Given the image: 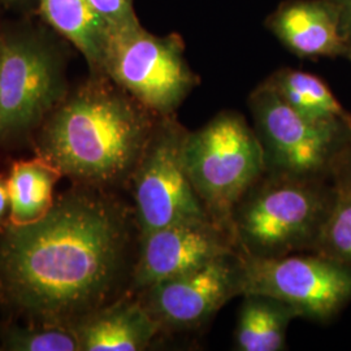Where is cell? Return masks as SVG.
Wrapping results in <instances>:
<instances>
[{
  "mask_svg": "<svg viewBox=\"0 0 351 351\" xmlns=\"http://www.w3.org/2000/svg\"><path fill=\"white\" fill-rule=\"evenodd\" d=\"M239 252L221 256L191 272L156 282L134 294L160 335L206 324L226 302L239 295Z\"/></svg>",
  "mask_w": 351,
  "mask_h": 351,
  "instance_id": "cell-10",
  "label": "cell"
},
{
  "mask_svg": "<svg viewBox=\"0 0 351 351\" xmlns=\"http://www.w3.org/2000/svg\"><path fill=\"white\" fill-rule=\"evenodd\" d=\"M38 11L46 25L85 58L88 73H103L110 27L88 0H38Z\"/></svg>",
  "mask_w": 351,
  "mask_h": 351,
  "instance_id": "cell-14",
  "label": "cell"
},
{
  "mask_svg": "<svg viewBox=\"0 0 351 351\" xmlns=\"http://www.w3.org/2000/svg\"><path fill=\"white\" fill-rule=\"evenodd\" d=\"M188 130L173 116L159 119L128 188L139 237L184 221L210 219L184 162Z\"/></svg>",
  "mask_w": 351,
  "mask_h": 351,
  "instance_id": "cell-8",
  "label": "cell"
},
{
  "mask_svg": "<svg viewBox=\"0 0 351 351\" xmlns=\"http://www.w3.org/2000/svg\"><path fill=\"white\" fill-rule=\"evenodd\" d=\"M265 82L294 110L322 121L343 123L351 126V114L317 75L284 68L269 75Z\"/></svg>",
  "mask_w": 351,
  "mask_h": 351,
  "instance_id": "cell-17",
  "label": "cell"
},
{
  "mask_svg": "<svg viewBox=\"0 0 351 351\" xmlns=\"http://www.w3.org/2000/svg\"><path fill=\"white\" fill-rule=\"evenodd\" d=\"M62 173L43 158L16 160L7 176L10 223L24 226L49 213L55 202V186Z\"/></svg>",
  "mask_w": 351,
  "mask_h": 351,
  "instance_id": "cell-15",
  "label": "cell"
},
{
  "mask_svg": "<svg viewBox=\"0 0 351 351\" xmlns=\"http://www.w3.org/2000/svg\"><path fill=\"white\" fill-rule=\"evenodd\" d=\"M0 346L3 351H80L75 329L8 319L0 322Z\"/></svg>",
  "mask_w": 351,
  "mask_h": 351,
  "instance_id": "cell-18",
  "label": "cell"
},
{
  "mask_svg": "<svg viewBox=\"0 0 351 351\" xmlns=\"http://www.w3.org/2000/svg\"><path fill=\"white\" fill-rule=\"evenodd\" d=\"M267 172L322 177L351 142V126L315 120L294 110L265 81L250 95Z\"/></svg>",
  "mask_w": 351,
  "mask_h": 351,
  "instance_id": "cell-7",
  "label": "cell"
},
{
  "mask_svg": "<svg viewBox=\"0 0 351 351\" xmlns=\"http://www.w3.org/2000/svg\"><path fill=\"white\" fill-rule=\"evenodd\" d=\"M319 180L263 175L232 215L230 233L239 255L280 258L315 250L335 195Z\"/></svg>",
  "mask_w": 351,
  "mask_h": 351,
  "instance_id": "cell-4",
  "label": "cell"
},
{
  "mask_svg": "<svg viewBox=\"0 0 351 351\" xmlns=\"http://www.w3.org/2000/svg\"><path fill=\"white\" fill-rule=\"evenodd\" d=\"M0 351H3V349H1V346H0Z\"/></svg>",
  "mask_w": 351,
  "mask_h": 351,
  "instance_id": "cell-25",
  "label": "cell"
},
{
  "mask_svg": "<svg viewBox=\"0 0 351 351\" xmlns=\"http://www.w3.org/2000/svg\"><path fill=\"white\" fill-rule=\"evenodd\" d=\"M314 251L351 268V176L335 188L333 203Z\"/></svg>",
  "mask_w": 351,
  "mask_h": 351,
  "instance_id": "cell-19",
  "label": "cell"
},
{
  "mask_svg": "<svg viewBox=\"0 0 351 351\" xmlns=\"http://www.w3.org/2000/svg\"><path fill=\"white\" fill-rule=\"evenodd\" d=\"M103 73L158 116H173L199 82L181 38L154 36L141 24L110 32Z\"/></svg>",
  "mask_w": 351,
  "mask_h": 351,
  "instance_id": "cell-6",
  "label": "cell"
},
{
  "mask_svg": "<svg viewBox=\"0 0 351 351\" xmlns=\"http://www.w3.org/2000/svg\"><path fill=\"white\" fill-rule=\"evenodd\" d=\"M265 25L302 59L345 58L335 10L328 0H289L269 14Z\"/></svg>",
  "mask_w": 351,
  "mask_h": 351,
  "instance_id": "cell-12",
  "label": "cell"
},
{
  "mask_svg": "<svg viewBox=\"0 0 351 351\" xmlns=\"http://www.w3.org/2000/svg\"><path fill=\"white\" fill-rule=\"evenodd\" d=\"M232 234L211 219L184 221L139 237L129 294L236 254Z\"/></svg>",
  "mask_w": 351,
  "mask_h": 351,
  "instance_id": "cell-11",
  "label": "cell"
},
{
  "mask_svg": "<svg viewBox=\"0 0 351 351\" xmlns=\"http://www.w3.org/2000/svg\"><path fill=\"white\" fill-rule=\"evenodd\" d=\"M73 329L80 351L147 350L160 335L143 304L129 293L88 315Z\"/></svg>",
  "mask_w": 351,
  "mask_h": 351,
  "instance_id": "cell-13",
  "label": "cell"
},
{
  "mask_svg": "<svg viewBox=\"0 0 351 351\" xmlns=\"http://www.w3.org/2000/svg\"><path fill=\"white\" fill-rule=\"evenodd\" d=\"M239 295L275 298L290 306L298 317L328 322L351 301V268L322 254L239 255Z\"/></svg>",
  "mask_w": 351,
  "mask_h": 351,
  "instance_id": "cell-9",
  "label": "cell"
},
{
  "mask_svg": "<svg viewBox=\"0 0 351 351\" xmlns=\"http://www.w3.org/2000/svg\"><path fill=\"white\" fill-rule=\"evenodd\" d=\"M335 10L346 59L351 62V0H328Z\"/></svg>",
  "mask_w": 351,
  "mask_h": 351,
  "instance_id": "cell-21",
  "label": "cell"
},
{
  "mask_svg": "<svg viewBox=\"0 0 351 351\" xmlns=\"http://www.w3.org/2000/svg\"><path fill=\"white\" fill-rule=\"evenodd\" d=\"M68 42L30 20L4 23L0 36V150L30 147L68 94Z\"/></svg>",
  "mask_w": 351,
  "mask_h": 351,
  "instance_id": "cell-3",
  "label": "cell"
},
{
  "mask_svg": "<svg viewBox=\"0 0 351 351\" xmlns=\"http://www.w3.org/2000/svg\"><path fill=\"white\" fill-rule=\"evenodd\" d=\"M138 242L117 191L72 184L40 219L0 229L3 319L73 329L128 293Z\"/></svg>",
  "mask_w": 351,
  "mask_h": 351,
  "instance_id": "cell-1",
  "label": "cell"
},
{
  "mask_svg": "<svg viewBox=\"0 0 351 351\" xmlns=\"http://www.w3.org/2000/svg\"><path fill=\"white\" fill-rule=\"evenodd\" d=\"M236 328V349L239 351H281L285 349L287 330L297 313L285 303L267 295H243Z\"/></svg>",
  "mask_w": 351,
  "mask_h": 351,
  "instance_id": "cell-16",
  "label": "cell"
},
{
  "mask_svg": "<svg viewBox=\"0 0 351 351\" xmlns=\"http://www.w3.org/2000/svg\"><path fill=\"white\" fill-rule=\"evenodd\" d=\"M101 20L112 30H123L141 24L133 0H88Z\"/></svg>",
  "mask_w": 351,
  "mask_h": 351,
  "instance_id": "cell-20",
  "label": "cell"
},
{
  "mask_svg": "<svg viewBox=\"0 0 351 351\" xmlns=\"http://www.w3.org/2000/svg\"><path fill=\"white\" fill-rule=\"evenodd\" d=\"M29 0H0V5L3 7H14V5H20L24 4Z\"/></svg>",
  "mask_w": 351,
  "mask_h": 351,
  "instance_id": "cell-23",
  "label": "cell"
},
{
  "mask_svg": "<svg viewBox=\"0 0 351 351\" xmlns=\"http://www.w3.org/2000/svg\"><path fill=\"white\" fill-rule=\"evenodd\" d=\"M160 117L108 75L88 73L39 126L30 149L71 184L119 191Z\"/></svg>",
  "mask_w": 351,
  "mask_h": 351,
  "instance_id": "cell-2",
  "label": "cell"
},
{
  "mask_svg": "<svg viewBox=\"0 0 351 351\" xmlns=\"http://www.w3.org/2000/svg\"><path fill=\"white\" fill-rule=\"evenodd\" d=\"M184 162L206 213L230 233L236 207L267 172L255 129L239 113H219L201 129L188 132Z\"/></svg>",
  "mask_w": 351,
  "mask_h": 351,
  "instance_id": "cell-5",
  "label": "cell"
},
{
  "mask_svg": "<svg viewBox=\"0 0 351 351\" xmlns=\"http://www.w3.org/2000/svg\"><path fill=\"white\" fill-rule=\"evenodd\" d=\"M10 223V195L7 176L0 173V229Z\"/></svg>",
  "mask_w": 351,
  "mask_h": 351,
  "instance_id": "cell-22",
  "label": "cell"
},
{
  "mask_svg": "<svg viewBox=\"0 0 351 351\" xmlns=\"http://www.w3.org/2000/svg\"><path fill=\"white\" fill-rule=\"evenodd\" d=\"M1 26H3V21H1V19H0V36H1Z\"/></svg>",
  "mask_w": 351,
  "mask_h": 351,
  "instance_id": "cell-24",
  "label": "cell"
}]
</instances>
